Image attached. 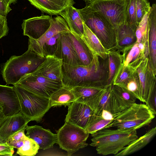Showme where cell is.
Wrapping results in <instances>:
<instances>
[{
  "label": "cell",
  "instance_id": "cell-1",
  "mask_svg": "<svg viewBox=\"0 0 156 156\" xmlns=\"http://www.w3.org/2000/svg\"><path fill=\"white\" fill-rule=\"evenodd\" d=\"M63 85L73 87L92 84L106 85L108 73V58L94 55L87 66H70L62 64Z\"/></svg>",
  "mask_w": 156,
  "mask_h": 156
},
{
  "label": "cell",
  "instance_id": "cell-2",
  "mask_svg": "<svg viewBox=\"0 0 156 156\" xmlns=\"http://www.w3.org/2000/svg\"><path fill=\"white\" fill-rule=\"evenodd\" d=\"M90 145L103 155L117 154L138 137L136 130L104 128L91 134Z\"/></svg>",
  "mask_w": 156,
  "mask_h": 156
},
{
  "label": "cell",
  "instance_id": "cell-3",
  "mask_svg": "<svg viewBox=\"0 0 156 156\" xmlns=\"http://www.w3.org/2000/svg\"><path fill=\"white\" fill-rule=\"evenodd\" d=\"M45 58L29 48L20 56H12L1 66V73L4 80L8 85H16L25 75L34 72Z\"/></svg>",
  "mask_w": 156,
  "mask_h": 156
},
{
  "label": "cell",
  "instance_id": "cell-4",
  "mask_svg": "<svg viewBox=\"0 0 156 156\" xmlns=\"http://www.w3.org/2000/svg\"><path fill=\"white\" fill-rule=\"evenodd\" d=\"M155 116L146 104L135 103L129 108L114 115L110 128L136 130L148 125Z\"/></svg>",
  "mask_w": 156,
  "mask_h": 156
},
{
  "label": "cell",
  "instance_id": "cell-5",
  "mask_svg": "<svg viewBox=\"0 0 156 156\" xmlns=\"http://www.w3.org/2000/svg\"><path fill=\"white\" fill-rule=\"evenodd\" d=\"M84 23L95 34L108 50L116 49L115 30L110 22L101 14L90 10L86 6L79 9Z\"/></svg>",
  "mask_w": 156,
  "mask_h": 156
},
{
  "label": "cell",
  "instance_id": "cell-6",
  "mask_svg": "<svg viewBox=\"0 0 156 156\" xmlns=\"http://www.w3.org/2000/svg\"><path fill=\"white\" fill-rule=\"evenodd\" d=\"M20 105V112L29 121L40 122L51 108L49 99L36 94L26 89L14 85Z\"/></svg>",
  "mask_w": 156,
  "mask_h": 156
},
{
  "label": "cell",
  "instance_id": "cell-7",
  "mask_svg": "<svg viewBox=\"0 0 156 156\" xmlns=\"http://www.w3.org/2000/svg\"><path fill=\"white\" fill-rule=\"evenodd\" d=\"M57 143L60 148L71 156L80 149L88 146L86 142L89 134L84 129L65 122L56 132Z\"/></svg>",
  "mask_w": 156,
  "mask_h": 156
},
{
  "label": "cell",
  "instance_id": "cell-8",
  "mask_svg": "<svg viewBox=\"0 0 156 156\" xmlns=\"http://www.w3.org/2000/svg\"><path fill=\"white\" fill-rule=\"evenodd\" d=\"M127 0H93L86 6L104 16L115 29L125 23Z\"/></svg>",
  "mask_w": 156,
  "mask_h": 156
},
{
  "label": "cell",
  "instance_id": "cell-9",
  "mask_svg": "<svg viewBox=\"0 0 156 156\" xmlns=\"http://www.w3.org/2000/svg\"><path fill=\"white\" fill-rule=\"evenodd\" d=\"M15 85L48 98L63 86L62 83L53 80L34 73L25 75Z\"/></svg>",
  "mask_w": 156,
  "mask_h": 156
},
{
  "label": "cell",
  "instance_id": "cell-10",
  "mask_svg": "<svg viewBox=\"0 0 156 156\" xmlns=\"http://www.w3.org/2000/svg\"><path fill=\"white\" fill-rule=\"evenodd\" d=\"M70 31L69 28L64 18L61 16H58L52 18L49 27L41 37L37 39L29 38L28 48L42 57V47L45 43L58 34Z\"/></svg>",
  "mask_w": 156,
  "mask_h": 156
},
{
  "label": "cell",
  "instance_id": "cell-11",
  "mask_svg": "<svg viewBox=\"0 0 156 156\" xmlns=\"http://www.w3.org/2000/svg\"><path fill=\"white\" fill-rule=\"evenodd\" d=\"M68 106L65 122L69 123L85 130L93 111L88 106L76 101L72 103Z\"/></svg>",
  "mask_w": 156,
  "mask_h": 156
},
{
  "label": "cell",
  "instance_id": "cell-12",
  "mask_svg": "<svg viewBox=\"0 0 156 156\" xmlns=\"http://www.w3.org/2000/svg\"><path fill=\"white\" fill-rule=\"evenodd\" d=\"M52 18L49 15H43L23 20L22 24L23 35L33 39H38L48 29Z\"/></svg>",
  "mask_w": 156,
  "mask_h": 156
},
{
  "label": "cell",
  "instance_id": "cell-13",
  "mask_svg": "<svg viewBox=\"0 0 156 156\" xmlns=\"http://www.w3.org/2000/svg\"><path fill=\"white\" fill-rule=\"evenodd\" d=\"M141 86L142 102L145 103L148 97L156 89V76L149 64V58L143 60L137 67Z\"/></svg>",
  "mask_w": 156,
  "mask_h": 156
},
{
  "label": "cell",
  "instance_id": "cell-14",
  "mask_svg": "<svg viewBox=\"0 0 156 156\" xmlns=\"http://www.w3.org/2000/svg\"><path fill=\"white\" fill-rule=\"evenodd\" d=\"M68 32L61 33L58 48L54 56L62 59V64L70 66L81 65Z\"/></svg>",
  "mask_w": 156,
  "mask_h": 156
},
{
  "label": "cell",
  "instance_id": "cell-15",
  "mask_svg": "<svg viewBox=\"0 0 156 156\" xmlns=\"http://www.w3.org/2000/svg\"><path fill=\"white\" fill-rule=\"evenodd\" d=\"M61 59L55 56H48L33 73L53 80L62 83Z\"/></svg>",
  "mask_w": 156,
  "mask_h": 156
},
{
  "label": "cell",
  "instance_id": "cell-16",
  "mask_svg": "<svg viewBox=\"0 0 156 156\" xmlns=\"http://www.w3.org/2000/svg\"><path fill=\"white\" fill-rule=\"evenodd\" d=\"M29 122L20 112L6 116L0 125V142H6L16 132L25 129Z\"/></svg>",
  "mask_w": 156,
  "mask_h": 156
},
{
  "label": "cell",
  "instance_id": "cell-17",
  "mask_svg": "<svg viewBox=\"0 0 156 156\" xmlns=\"http://www.w3.org/2000/svg\"><path fill=\"white\" fill-rule=\"evenodd\" d=\"M25 135L35 141L38 145L39 149L45 150L53 147L57 143L56 134L49 129H44L38 125L27 126L25 128Z\"/></svg>",
  "mask_w": 156,
  "mask_h": 156
},
{
  "label": "cell",
  "instance_id": "cell-18",
  "mask_svg": "<svg viewBox=\"0 0 156 156\" xmlns=\"http://www.w3.org/2000/svg\"><path fill=\"white\" fill-rule=\"evenodd\" d=\"M106 86L92 84L75 86L71 88L76 101L88 106L93 111L98 95Z\"/></svg>",
  "mask_w": 156,
  "mask_h": 156
},
{
  "label": "cell",
  "instance_id": "cell-19",
  "mask_svg": "<svg viewBox=\"0 0 156 156\" xmlns=\"http://www.w3.org/2000/svg\"><path fill=\"white\" fill-rule=\"evenodd\" d=\"M112 85H106L100 92L95 108L93 111L94 114L101 115L103 110L107 111L114 115L121 112L112 92Z\"/></svg>",
  "mask_w": 156,
  "mask_h": 156
},
{
  "label": "cell",
  "instance_id": "cell-20",
  "mask_svg": "<svg viewBox=\"0 0 156 156\" xmlns=\"http://www.w3.org/2000/svg\"><path fill=\"white\" fill-rule=\"evenodd\" d=\"M149 64L156 75V4H153L149 14Z\"/></svg>",
  "mask_w": 156,
  "mask_h": 156
},
{
  "label": "cell",
  "instance_id": "cell-21",
  "mask_svg": "<svg viewBox=\"0 0 156 156\" xmlns=\"http://www.w3.org/2000/svg\"><path fill=\"white\" fill-rule=\"evenodd\" d=\"M115 29L116 49L122 53L129 50L136 41V30L125 23Z\"/></svg>",
  "mask_w": 156,
  "mask_h": 156
},
{
  "label": "cell",
  "instance_id": "cell-22",
  "mask_svg": "<svg viewBox=\"0 0 156 156\" xmlns=\"http://www.w3.org/2000/svg\"><path fill=\"white\" fill-rule=\"evenodd\" d=\"M0 104L4 106L6 116L20 112V104L13 87L0 84Z\"/></svg>",
  "mask_w": 156,
  "mask_h": 156
},
{
  "label": "cell",
  "instance_id": "cell-23",
  "mask_svg": "<svg viewBox=\"0 0 156 156\" xmlns=\"http://www.w3.org/2000/svg\"><path fill=\"white\" fill-rule=\"evenodd\" d=\"M42 12L50 15L59 14L65 9L75 4L74 0H28Z\"/></svg>",
  "mask_w": 156,
  "mask_h": 156
},
{
  "label": "cell",
  "instance_id": "cell-24",
  "mask_svg": "<svg viewBox=\"0 0 156 156\" xmlns=\"http://www.w3.org/2000/svg\"><path fill=\"white\" fill-rule=\"evenodd\" d=\"M83 32L81 37L93 55H96L104 59L108 58L109 50L102 45L95 34L83 23Z\"/></svg>",
  "mask_w": 156,
  "mask_h": 156
},
{
  "label": "cell",
  "instance_id": "cell-25",
  "mask_svg": "<svg viewBox=\"0 0 156 156\" xmlns=\"http://www.w3.org/2000/svg\"><path fill=\"white\" fill-rule=\"evenodd\" d=\"M65 20L71 31L81 37L83 32V22L79 9L70 5L59 14Z\"/></svg>",
  "mask_w": 156,
  "mask_h": 156
},
{
  "label": "cell",
  "instance_id": "cell-26",
  "mask_svg": "<svg viewBox=\"0 0 156 156\" xmlns=\"http://www.w3.org/2000/svg\"><path fill=\"white\" fill-rule=\"evenodd\" d=\"M81 65L87 66L93 60V54L81 37L71 31L68 32Z\"/></svg>",
  "mask_w": 156,
  "mask_h": 156
},
{
  "label": "cell",
  "instance_id": "cell-27",
  "mask_svg": "<svg viewBox=\"0 0 156 156\" xmlns=\"http://www.w3.org/2000/svg\"><path fill=\"white\" fill-rule=\"evenodd\" d=\"M156 133V127H155L149 130L143 135L135 139L115 156H126L140 150L150 142Z\"/></svg>",
  "mask_w": 156,
  "mask_h": 156
},
{
  "label": "cell",
  "instance_id": "cell-28",
  "mask_svg": "<svg viewBox=\"0 0 156 156\" xmlns=\"http://www.w3.org/2000/svg\"><path fill=\"white\" fill-rule=\"evenodd\" d=\"M122 54L123 65L135 69L143 60L149 58V55L140 48L136 41L128 51Z\"/></svg>",
  "mask_w": 156,
  "mask_h": 156
},
{
  "label": "cell",
  "instance_id": "cell-29",
  "mask_svg": "<svg viewBox=\"0 0 156 156\" xmlns=\"http://www.w3.org/2000/svg\"><path fill=\"white\" fill-rule=\"evenodd\" d=\"M49 99L51 107L68 106L76 101L72 88L64 85L53 94Z\"/></svg>",
  "mask_w": 156,
  "mask_h": 156
},
{
  "label": "cell",
  "instance_id": "cell-30",
  "mask_svg": "<svg viewBox=\"0 0 156 156\" xmlns=\"http://www.w3.org/2000/svg\"><path fill=\"white\" fill-rule=\"evenodd\" d=\"M108 73L107 85L112 84L114 78L122 64L123 57L116 49L109 50L108 54Z\"/></svg>",
  "mask_w": 156,
  "mask_h": 156
},
{
  "label": "cell",
  "instance_id": "cell-31",
  "mask_svg": "<svg viewBox=\"0 0 156 156\" xmlns=\"http://www.w3.org/2000/svg\"><path fill=\"white\" fill-rule=\"evenodd\" d=\"M112 90L121 112L129 108L135 103L137 99L136 97L125 88L112 84Z\"/></svg>",
  "mask_w": 156,
  "mask_h": 156
},
{
  "label": "cell",
  "instance_id": "cell-32",
  "mask_svg": "<svg viewBox=\"0 0 156 156\" xmlns=\"http://www.w3.org/2000/svg\"><path fill=\"white\" fill-rule=\"evenodd\" d=\"M119 86L126 89L134 95L137 99L142 101L140 84L136 70L124 83Z\"/></svg>",
  "mask_w": 156,
  "mask_h": 156
},
{
  "label": "cell",
  "instance_id": "cell-33",
  "mask_svg": "<svg viewBox=\"0 0 156 156\" xmlns=\"http://www.w3.org/2000/svg\"><path fill=\"white\" fill-rule=\"evenodd\" d=\"M113 120H107L101 115L94 114L91 116L85 130L89 134H92L104 128H109Z\"/></svg>",
  "mask_w": 156,
  "mask_h": 156
},
{
  "label": "cell",
  "instance_id": "cell-34",
  "mask_svg": "<svg viewBox=\"0 0 156 156\" xmlns=\"http://www.w3.org/2000/svg\"><path fill=\"white\" fill-rule=\"evenodd\" d=\"M39 147L33 140L27 136L24 145L17 149L16 154L20 156H34L38 152Z\"/></svg>",
  "mask_w": 156,
  "mask_h": 156
},
{
  "label": "cell",
  "instance_id": "cell-35",
  "mask_svg": "<svg viewBox=\"0 0 156 156\" xmlns=\"http://www.w3.org/2000/svg\"><path fill=\"white\" fill-rule=\"evenodd\" d=\"M60 34L53 36L44 43L41 50L42 57L55 55L58 48Z\"/></svg>",
  "mask_w": 156,
  "mask_h": 156
},
{
  "label": "cell",
  "instance_id": "cell-36",
  "mask_svg": "<svg viewBox=\"0 0 156 156\" xmlns=\"http://www.w3.org/2000/svg\"><path fill=\"white\" fill-rule=\"evenodd\" d=\"M136 70V69L122 65L114 79L113 84L120 86L124 83Z\"/></svg>",
  "mask_w": 156,
  "mask_h": 156
},
{
  "label": "cell",
  "instance_id": "cell-37",
  "mask_svg": "<svg viewBox=\"0 0 156 156\" xmlns=\"http://www.w3.org/2000/svg\"><path fill=\"white\" fill-rule=\"evenodd\" d=\"M125 23L136 30L137 26L136 15V0H127Z\"/></svg>",
  "mask_w": 156,
  "mask_h": 156
},
{
  "label": "cell",
  "instance_id": "cell-38",
  "mask_svg": "<svg viewBox=\"0 0 156 156\" xmlns=\"http://www.w3.org/2000/svg\"><path fill=\"white\" fill-rule=\"evenodd\" d=\"M151 8L148 0H136V9L137 26L144 16L150 12Z\"/></svg>",
  "mask_w": 156,
  "mask_h": 156
},
{
  "label": "cell",
  "instance_id": "cell-39",
  "mask_svg": "<svg viewBox=\"0 0 156 156\" xmlns=\"http://www.w3.org/2000/svg\"><path fill=\"white\" fill-rule=\"evenodd\" d=\"M14 152V147L7 141L0 142V156H12Z\"/></svg>",
  "mask_w": 156,
  "mask_h": 156
},
{
  "label": "cell",
  "instance_id": "cell-40",
  "mask_svg": "<svg viewBox=\"0 0 156 156\" xmlns=\"http://www.w3.org/2000/svg\"><path fill=\"white\" fill-rule=\"evenodd\" d=\"M146 105L155 115L156 114V89L148 97Z\"/></svg>",
  "mask_w": 156,
  "mask_h": 156
},
{
  "label": "cell",
  "instance_id": "cell-41",
  "mask_svg": "<svg viewBox=\"0 0 156 156\" xmlns=\"http://www.w3.org/2000/svg\"><path fill=\"white\" fill-rule=\"evenodd\" d=\"M9 31L6 17L0 15V39L6 36Z\"/></svg>",
  "mask_w": 156,
  "mask_h": 156
},
{
  "label": "cell",
  "instance_id": "cell-42",
  "mask_svg": "<svg viewBox=\"0 0 156 156\" xmlns=\"http://www.w3.org/2000/svg\"><path fill=\"white\" fill-rule=\"evenodd\" d=\"M12 10L9 5L4 0H0V15L6 17L8 13Z\"/></svg>",
  "mask_w": 156,
  "mask_h": 156
},
{
  "label": "cell",
  "instance_id": "cell-43",
  "mask_svg": "<svg viewBox=\"0 0 156 156\" xmlns=\"http://www.w3.org/2000/svg\"><path fill=\"white\" fill-rule=\"evenodd\" d=\"M25 129H24L19 130L12 135L7 141L14 140H24L27 137V136L25 134Z\"/></svg>",
  "mask_w": 156,
  "mask_h": 156
},
{
  "label": "cell",
  "instance_id": "cell-44",
  "mask_svg": "<svg viewBox=\"0 0 156 156\" xmlns=\"http://www.w3.org/2000/svg\"><path fill=\"white\" fill-rule=\"evenodd\" d=\"M11 146L16 148L18 149L22 147L24 144V140H11L7 141Z\"/></svg>",
  "mask_w": 156,
  "mask_h": 156
},
{
  "label": "cell",
  "instance_id": "cell-45",
  "mask_svg": "<svg viewBox=\"0 0 156 156\" xmlns=\"http://www.w3.org/2000/svg\"><path fill=\"white\" fill-rule=\"evenodd\" d=\"M114 115L110 112L105 110H103L101 113V116L104 119L112 120L114 119Z\"/></svg>",
  "mask_w": 156,
  "mask_h": 156
},
{
  "label": "cell",
  "instance_id": "cell-46",
  "mask_svg": "<svg viewBox=\"0 0 156 156\" xmlns=\"http://www.w3.org/2000/svg\"><path fill=\"white\" fill-rule=\"evenodd\" d=\"M4 106L0 104V125L6 117L4 113Z\"/></svg>",
  "mask_w": 156,
  "mask_h": 156
},
{
  "label": "cell",
  "instance_id": "cell-47",
  "mask_svg": "<svg viewBox=\"0 0 156 156\" xmlns=\"http://www.w3.org/2000/svg\"><path fill=\"white\" fill-rule=\"evenodd\" d=\"M9 5L11 4H15L17 2V0H4Z\"/></svg>",
  "mask_w": 156,
  "mask_h": 156
},
{
  "label": "cell",
  "instance_id": "cell-48",
  "mask_svg": "<svg viewBox=\"0 0 156 156\" xmlns=\"http://www.w3.org/2000/svg\"><path fill=\"white\" fill-rule=\"evenodd\" d=\"M85 2H87V3L90 2L93 0H83Z\"/></svg>",
  "mask_w": 156,
  "mask_h": 156
}]
</instances>
